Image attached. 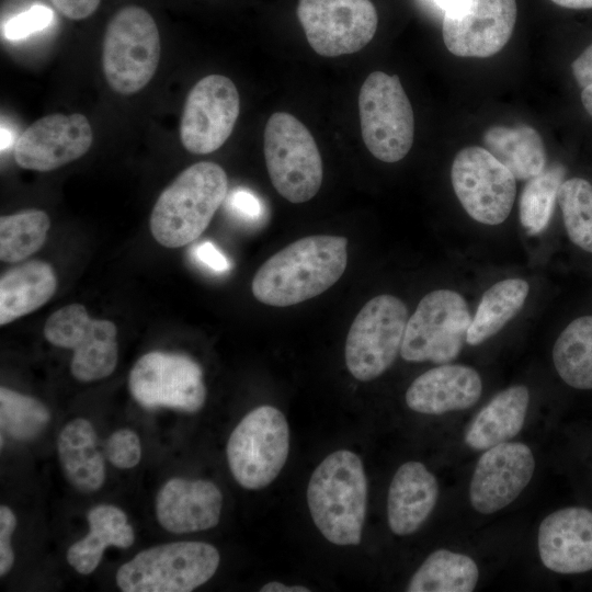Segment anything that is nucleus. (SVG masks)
Here are the masks:
<instances>
[{"label":"nucleus","instance_id":"1","mask_svg":"<svg viewBox=\"0 0 592 592\" xmlns=\"http://www.w3.org/2000/svg\"><path fill=\"white\" fill-rule=\"evenodd\" d=\"M346 264V238L304 237L274 253L259 267L251 283L252 294L269 306L296 305L334 285Z\"/></svg>","mask_w":592,"mask_h":592},{"label":"nucleus","instance_id":"2","mask_svg":"<svg viewBox=\"0 0 592 592\" xmlns=\"http://www.w3.org/2000/svg\"><path fill=\"white\" fill-rule=\"evenodd\" d=\"M307 502L315 525L330 543L358 545L367 502L361 458L348 449L328 455L309 479Z\"/></svg>","mask_w":592,"mask_h":592},{"label":"nucleus","instance_id":"3","mask_svg":"<svg viewBox=\"0 0 592 592\" xmlns=\"http://www.w3.org/2000/svg\"><path fill=\"white\" fill-rule=\"evenodd\" d=\"M225 170L210 161L183 170L159 195L150 215V231L163 247L180 248L197 239L224 202Z\"/></svg>","mask_w":592,"mask_h":592},{"label":"nucleus","instance_id":"4","mask_svg":"<svg viewBox=\"0 0 592 592\" xmlns=\"http://www.w3.org/2000/svg\"><path fill=\"white\" fill-rule=\"evenodd\" d=\"M160 34L141 7L118 10L106 25L102 69L110 88L122 95L140 91L152 79L160 60Z\"/></svg>","mask_w":592,"mask_h":592},{"label":"nucleus","instance_id":"5","mask_svg":"<svg viewBox=\"0 0 592 592\" xmlns=\"http://www.w3.org/2000/svg\"><path fill=\"white\" fill-rule=\"evenodd\" d=\"M220 556L204 542L161 544L138 553L116 572L124 592H190L216 572Z\"/></svg>","mask_w":592,"mask_h":592},{"label":"nucleus","instance_id":"6","mask_svg":"<svg viewBox=\"0 0 592 592\" xmlns=\"http://www.w3.org/2000/svg\"><path fill=\"white\" fill-rule=\"evenodd\" d=\"M264 158L277 193L291 203L311 200L319 191L322 159L309 129L294 115L273 113L264 129Z\"/></svg>","mask_w":592,"mask_h":592},{"label":"nucleus","instance_id":"7","mask_svg":"<svg viewBox=\"0 0 592 592\" xmlns=\"http://www.w3.org/2000/svg\"><path fill=\"white\" fill-rule=\"evenodd\" d=\"M358 114L363 141L378 160L403 159L414 138L411 103L396 75L374 71L360 89Z\"/></svg>","mask_w":592,"mask_h":592},{"label":"nucleus","instance_id":"8","mask_svg":"<svg viewBox=\"0 0 592 592\" xmlns=\"http://www.w3.org/2000/svg\"><path fill=\"white\" fill-rule=\"evenodd\" d=\"M289 430L284 414L260 406L237 424L227 443V460L236 481L250 490L269 486L284 467Z\"/></svg>","mask_w":592,"mask_h":592},{"label":"nucleus","instance_id":"9","mask_svg":"<svg viewBox=\"0 0 592 592\" xmlns=\"http://www.w3.org/2000/svg\"><path fill=\"white\" fill-rule=\"evenodd\" d=\"M471 319L460 294L451 289L426 294L407 321L401 357L414 363L452 362L463 349Z\"/></svg>","mask_w":592,"mask_h":592},{"label":"nucleus","instance_id":"10","mask_svg":"<svg viewBox=\"0 0 592 592\" xmlns=\"http://www.w3.org/2000/svg\"><path fill=\"white\" fill-rule=\"evenodd\" d=\"M407 321V306L392 295L375 296L362 307L345 341V364L353 377L368 382L392 365Z\"/></svg>","mask_w":592,"mask_h":592},{"label":"nucleus","instance_id":"11","mask_svg":"<svg viewBox=\"0 0 592 592\" xmlns=\"http://www.w3.org/2000/svg\"><path fill=\"white\" fill-rule=\"evenodd\" d=\"M116 326L105 319L91 318L81 304L61 307L47 319L46 340L58 348L72 350L70 369L80 382L110 376L118 358Z\"/></svg>","mask_w":592,"mask_h":592},{"label":"nucleus","instance_id":"12","mask_svg":"<svg viewBox=\"0 0 592 592\" xmlns=\"http://www.w3.org/2000/svg\"><path fill=\"white\" fill-rule=\"evenodd\" d=\"M128 389L147 409L163 407L193 413L206 399L200 364L181 353L152 351L143 355L130 369Z\"/></svg>","mask_w":592,"mask_h":592},{"label":"nucleus","instance_id":"13","mask_svg":"<svg viewBox=\"0 0 592 592\" xmlns=\"http://www.w3.org/2000/svg\"><path fill=\"white\" fill-rule=\"evenodd\" d=\"M451 180L463 208L478 223L496 226L510 215L516 179L486 148L470 146L459 150Z\"/></svg>","mask_w":592,"mask_h":592},{"label":"nucleus","instance_id":"14","mask_svg":"<svg viewBox=\"0 0 592 592\" xmlns=\"http://www.w3.org/2000/svg\"><path fill=\"white\" fill-rule=\"evenodd\" d=\"M296 14L310 47L325 57L361 50L378 24L371 0H298Z\"/></svg>","mask_w":592,"mask_h":592},{"label":"nucleus","instance_id":"15","mask_svg":"<svg viewBox=\"0 0 592 592\" xmlns=\"http://www.w3.org/2000/svg\"><path fill=\"white\" fill-rule=\"evenodd\" d=\"M240 112L235 83L223 75H208L187 93L180 121L183 147L195 155L219 149L231 135Z\"/></svg>","mask_w":592,"mask_h":592},{"label":"nucleus","instance_id":"16","mask_svg":"<svg viewBox=\"0 0 592 592\" xmlns=\"http://www.w3.org/2000/svg\"><path fill=\"white\" fill-rule=\"evenodd\" d=\"M516 15L515 0H462L444 12V44L455 56L490 57L509 42Z\"/></svg>","mask_w":592,"mask_h":592},{"label":"nucleus","instance_id":"17","mask_svg":"<svg viewBox=\"0 0 592 592\" xmlns=\"http://www.w3.org/2000/svg\"><path fill=\"white\" fill-rule=\"evenodd\" d=\"M93 133L82 114H50L29 126L15 140L16 164L34 171H52L82 157L91 147Z\"/></svg>","mask_w":592,"mask_h":592},{"label":"nucleus","instance_id":"18","mask_svg":"<svg viewBox=\"0 0 592 592\" xmlns=\"http://www.w3.org/2000/svg\"><path fill=\"white\" fill-rule=\"evenodd\" d=\"M535 458L521 442L492 446L479 457L469 486V500L481 514H492L512 503L531 481Z\"/></svg>","mask_w":592,"mask_h":592},{"label":"nucleus","instance_id":"19","mask_svg":"<svg viewBox=\"0 0 592 592\" xmlns=\"http://www.w3.org/2000/svg\"><path fill=\"white\" fill-rule=\"evenodd\" d=\"M543 565L558 573L592 570V511L569 506L547 515L538 528Z\"/></svg>","mask_w":592,"mask_h":592},{"label":"nucleus","instance_id":"20","mask_svg":"<svg viewBox=\"0 0 592 592\" xmlns=\"http://www.w3.org/2000/svg\"><path fill=\"white\" fill-rule=\"evenodd\" d=\"M221 508L223 494L208 480L172 478L156 497L158 522L174 534L194 533L216 526Z\"/></svg>","mask_w":592,"mask_h":592},{"label":"nucleus","instance_id":"21","mask_svg":"<svg viewBox=\"0 0 592 592\" xmlns=\"http://www.w3.org/2000/svg\"><path fill=\"white\" fill-rule=\"evenodd\" d=\"M482 392L478 372L462 364H440L420 376L406 392L407 406L419 413L443 414L473 407Z\"/></svg>","mask_w":592,"mask_h":592},{"label":"nucleus","instance_id":"22","mask_svg":"<svg viewBox=\"0 0 592 592\" xmlns=\"http://www.w3.org/2000/svg\"><path fill=\"white\" fill-rule=\"evenodd\" d=\"M439 498L435 476L420 462H407L395 473L387 497V519L392 533H414L432 513Z\"/></svg>","mask_w":592,"mask_h":592},{"label":"nucleus","instance_id":"23","mask_svg":"<svg viewBox=\"0 0 592 592\" xmlns=\"http://www.w3.org/2000/svg\"><path fill=\"white\" fill-rule=\"evenodd\" d=\"M58 458L66 479L80 492H94L105 480L103 455L92 424L82 418L71 420L59 433Z\"/></svg>","mask_w":592,"mask_h":592},{"label":"nucleus","instance_id":"24","mask_svg":"<svg viewBox=\"0 0 592 592\" xmlns=\"http://www.w3.org/2000/svg\"><path fill=\"white\" fill-rule=\"evenodd\" d=\"M57 289L50 264L32 260L5 271L0 278V325H8L45 305Z\"/></svg>","mask_w":592,"mask_h":592},{"label":"nucleus","instance_id":"25","mask_svg":"<svg viewBox=\"0 0 592 592\" xmlns=\"http://www.w3.org/2000/svg\"><path fill=\"white\" fill-rule=\"evenodd\" d=\"M530 402L523 385L498 392L474 418L465 434V443L474 449H488L509 442L522 430Z\"/></svg>","mask_w":592,"mask_h":592},{"label":"nucleus","instance_id":"26","mask_svg":"<svg viewBox=\"0 0 592 592\" xmlns=\"http://www.w3.org/2000/svg\"><path fill=\"white\" fill-rule=\"evenodd\" d=\"M87 519L89 534L73 543L66 555L68 563L81 574L96 569L107 547L128 548L135 540L127 515L115 505H96L88 512Z\"/></svg>","mask_w":592,"mask_h":592},{"label":"nucleus","instance_id":"27","mask_svg":"<svg viewBox=\"0 0 592 592\" xmlns=\"http://www.w3.org/2000/svg\"><path fill=\"white\" fill-rule=\"evenodd\" d=\"M485 148L516 180H530L546 168V151L539 133L522 124L513 127L493 126L482 136Z\"/></svg>","mask_w":592,"mask_h":592},{"label":"nucleus","instance_id":"28","mask_svg":"<svg viewBox=\"0 0 592 592\" xmlns=\"http://www.w3.org/2000/svg\"><path fill=\"white\" fill-rule=\"evenodd\" d=\"M530 285L522 278L493 284L482 295L467 331L466 342L478 345L498 333L522 309Z\"/></svg>","mask_w":592,"mask_h":592},{"label":"nucleus","instance_id":"29","mask_svg":"<svg viewBox=\"0 0 592 592\" xmlns=\"http://www.w3.org/2000/svg\"><path fill=\"white\" fill-rule=\"evenodd\" d=\"M478 579V566L469 556L437 549L413 573L406 591L471 592Z\"/></svg>","mask_w":592,"mask_h":592},{"label":"nucleus","instance_id":"30","mask_svg":"<svg viewBox=\"0 0 592 592\" xmlns=\"http://www.w3.org/2000/svg\"><path fill=\"white\" fill-rule=\"evenodd\" d=\"M553 362L560 378L577 389H592V315L571 321L557 338Z\"/></svg>","mask_w":592,"mask_h":592},{"label":"nucleus","instance_id":"31","mask_svg":"<svg viewBox=\"0 0 592 592\" xmlns=\"http://www.w3.org/2000/svg\"><path fill=\"white\" fill-rule=\"evenodd\" d=\"M50 227L48 215L41 209H25L0 218V259L19 262L44 244Z\"/></svg>","mask_w":592,"mask_h":592},{"label":"nucleus","instance_id":"32","mask_svg":"<svg viewBox=\"0 0 592 592\" xmlns=\"http://www.w3.org/2000/svg\"><path fill=\"white\" fill-rule=\"evenodd\" d=\"M566 169L559 163L527 180L520 197V220L530 235L545 230L551 218Z\"/></svg>","mask_w":592,"mask_h":592},{"label":"nucleus","instance_id":"33","mask_svg":"<svg viewBox=\"0 0 592 592\" xmlns=\"http://www.w3.org/2000/svg\"><path fill=\"white\" fill-rule=\"evenodd\" d=\"M49 419L48 409L39 400L3 386L0 388V425L9 436L32 440L45 429Z\"/></svg>","mask_w":592,"mask_h":592},{"label":"nucleus","instance_id":"34","mask_svg":"<svg viewBox=\"0 0 592 592\" xmlns=\"http://www.w3.org/2000/svg\"><path fill=\"white\" fill-rule=\"evenodd\" d=\"M569 239L592 253V184L582 178L562 182L558 193Z\"/></svg>","mask_w":592,"mask_h":592},{"label":"nucleus","instance_id":"35","mask_svg":"<svg viewBox=\"0 0 592 592\" xmlns=\"http://www.w3.org/2000/svg\"><path fill=\"white\" fill-rule=\"evenodd\" d=\"M105 458L121 469L135 467L141 458V444L138 435L130 429L113 432L104 443Z\"/></svg>","mask_w":592,"mask_h":592},{"label":"nucleus","instance_id":"36","mask_svg":"<svg viewBox=\"0 0 592 592\" xmlns=\"http://www.w3.org/2000/svg\"><path fill=\"white\" fill-rule=\"evenodd\" d=\"M52 20V10L36 4L10 19L3 26V35L9 41H19L45 29Z\"/></svg>","mask_w":592,"mask_h":592},{"label":"nucleus","instance_id":"37","mask_svg":"<svg viewBox=\"0 0 592 592\" xmlns=\"http://www.w3.org/2000/svg\"><path fill=\"white\" fill-rule=\"evenodd\" d=\"M16 526V517L7 505L0 506V576H5L14 562L11 537Z\"/></svg>","mask_w":592,"mask_h":592},{"label":"nucleus","instance_id":"38","mask_svg":"<svg viewBox=\"0 0 592 592\" xmlns=\"http://www.w3.org/2000/svg\"><path fill=\"white\" fill-rule=\"evenodd\" d=\"M229 206L239 217L253 221L263 215L261 201L250 191L237 189L230 194Z\"/></svg>","mask_w":592,"mask_h":592},{"label":"nucleus","instance_id":"39","mask_svg":"<svg viewBox=\"0 0 592 592\" xmlns=\"http://www.w3.org/2000/svg\"><path fill=\"white\" fill-rule=\"evenodd\" d=\"M59 13L70 20H83L92 15L101 0H49Z\"/></svg>","mask_w":592,"mask_h":592},{"label":"nucleus","instance_id":"40","mask_svg":"<svg viewBox=\"0 0 592 592\" xmlns=\"http://www.w3.org/2000/svg\"><path fill=\"white\" fill-rule=\"evenodd\" d=\"M195 258L214 272H226L230 263L226 255L212 242L203 241L194 248Z\"/></svg>","mask_w":592,"mask_h":592},{"label":"nucleus","instance_id":"41","mask_svg":"<svg viewBox=\"0 0 592 592\" xmlns=\"http://www.w3.org/2000/svg\"><path fill=\"white\" fill-rule=\"evenodd\" d=\"M571 71L582 89L592 84V43L572 61Z\"/></svg>","mask_w":592,"mask_h":592},{"label":"nucleus","instance_id":"42","mask_svg":"<svg viewBox=\"0 0 592 592\" xmlns=\"http://www.w3.org/2000/svg\"><path fill=\"white\" fill-rule=\"evenodd\" d=\"M261 592H309L310 590L301 585H286L284 583L272 581L264 584Z\"/></svg>","mask_w":592,"mask_h":592},{"label":"nucleus","instance_id":"43","mask_svg":"<svg viewBox=\"0 0 592 592\" xmlns=\"http://www.w3.org/2000/svg\"><path fill=\"white\" fill-rule=\"evenodd\" d=\"M555 4L574 10L592 9V0H551Z\"/></svg>","mask_w":592,"mask_h":592},{"label":"nucleus","instance_id":"44","mask_svg":"<svg viewBox=\"0 0 592 592\" xmlns=\"http://www.w3.org/2000/svg\"><path fill=\"white\" fill-rule=\"evenodd\" d=\"M581 102L585 111L592 116V84L583 88L581 92Z\"/></svg>","mask_w":592,"mask_h":592},{"label":"nucleus","instance_id":"45","mask_svg":"<svg viewBox=\"0 0 592 592\" xmlns=\"http://www.w3.org/2000/svg\"><path fill=\"white\" fill-rule=\"evenodd\" d=\"M12 140L13 138H12L11 133L2 126L1 127V150L8 148L10 144L12 143Z\"/></svg>","mask_w":592,"mask_h":592},{"label":"nucleus","instance_id":"46","mask_svg":"<svg viewBox=\"0 0 592 592\" xmlns=\"http://www.w3.org/2000/svg\"><path fill=\"white\" fill-rule=\"evenodd\" d=\"M442 10L447 11L456 7L462 0H433Z\"/></svg>","mask_w":592,"mask_h":592}]
</instances>
